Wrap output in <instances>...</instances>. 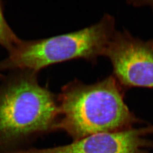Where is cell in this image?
I'll return each mask as SVG.
<instances>
[{
    "label": "cell",
    "mask_w": 153,
    "mask_h": 153,
    "mask_svg": "<svg viewBox=\"0 0 153 153\" xmlns=\"http://www.w3.org/2000/svg\"><path fill=\"white\" fill-rule=\"evenodd\" d=\"M115 33L114 18L105 15L97 23L77 31L40 40H21L0 61V72L25 69L39 73L65 61L94 60L104 55Z\"/></svg>",
    "instance_id": "3957f363"
},
{
    "label": "cell",
    "mask_w": 153,
    "mask_h": 153,
    "mask_svg": "<svg viewBox=\"0 0 153 153\" xmlns=\"http://www.w3.org/2000/svg\"><path fill=\"white\" fill-rule=\"evenodd\" d=\"M38 74L17 69L0 76V153L33 148L39 138L57 131V97L40 85Z\"/></svg>",
    "instance_id": "6da1fadb"
},
{
    "label": "cell",
    "mask_w": 153,
    "mask_h": 153,
    "mask_svg": "<svg viewBox=\"0 0 153 153\" xmlns=\"http://www.w3.org/2000/svg\"><path fill=\"white\" fill-rule=\"evenodd\" d=\"M104 55L120 85L153 88V40L144 41L126 31H115Z\"/></svg>",
    "instance_id": "277c9868"
},
{
    "label": "cell",
    "mask_w": 153,
    "mask_h": 153,
    "mask_svg": "<svg viewBox=\"0 0 153 153\" xmlns=\"http://www.w3.org/2000/svg\"><path fill=\"white\" fill-rule=\"evenodd\" d=\"M57 102V131H65L73 141L129 129L140 121L126 105L120 84L114 76L92 85L70 82L62 88Z\"/></svg>",
    "instance_id": "7a4b0ae2"
},
{
    "label": "cell",
    "mask_w": 153,
    "mask_h": 153,
    "mask_svg": "<svg viewBox=\"0 0 153 153\" xmlns=\"http://www.w3.org/2000/svg\"><path fill=\"white\" fill-rule=\"evenodd\" d=\"M21 40L6 21L4 14V5L0 1V45L9 52L19 43Z\"/></svg>",
    "instance_id": "8992f818"
},
{
    "label": "cell",
    "mask_w": 153,
    "mask_h": 153,
    "mask_svg": "<svg viewBox=\"0 0 153 153\" xmlns=\"http://www.w3.org/2000/svg\"><path fill=\"white\" fill-rule=\"evenodd\" d=\"M153 126L97 133L62 146L30 148L15 153H152Z\"/></svg>",
    "instance_id": "5b68a950"
}]
</instances>
